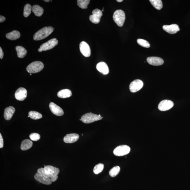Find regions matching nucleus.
I'll list each match as a JSON object with an SVG mask.
<instances>
[{"mask_svg": "<svg viewBox=\"0 0 190 190\" xmlns=\"http://www.w3.org/2000/svg\"><path fill=\"white\" fill-rule=\"evenodd\" d=\"M51 27H45L36 33L33 36L34 40L39 41L44 39L51 34L54 31Z\"/></svg>", "mask_w": 190, "mask_h": 190, "instance_id": "nucleus-1", "label": "nucleus"}, {"mask_svg": "<svg viewBox=\"0 0 190 190\" xmlns=\"http://www.w3.org/2000/svg\"><path fill=\"white\" fill-rule=\"evenodd\" d=\"M113 18L119 27H122L123 26L125 21V13L122 10H117L114 13Z\"/></svg>", "mask_w": 190, "mask_h": 190, "instance_id": "nucleus-2", "label": "nucleus"}, {"mask_svg": "<svg viewBox=\"0 0 190 190\" xmlns=\"http://www.w3.org/2000/svg\"><path fill=\"white\" fill-rule=\"evenodd\" d=\"M44 68V64L41 62H34L30 64L27 68V71L30 74L36 73L41 71Z\"/></svg>", "mask_w": 190, "mask_h": 190, "instance_id": "nucleus-3", "label": "nucleus"}, {"mask_svg": "<svg viewBox=\"0 0 190 190\" xmlns=\"http://www.w3.org/2000/svg\"><path fill=\"white\" fill-rule=\"evenodd\" d=\"M102 118L100 115L94 114L91 112L83 115L81 117V120L83 123L89 124L101 120Z\"/></svg>", "mask_w": 190, "mask_h": 190, "instance_id": "nucleus-4", "label": "nucleus"}, {"mask_svg": "<svg viewBox=\"0 0 190 190\" xmlns=\"http://www.w3.org/2000/svg\"><path fill=\"white\" fill-rule=\"evenodd\" d=\"M130 150V147L128 145H120L114 149L113 154L117 156H122L129 153Z\"/></svg>", "mask_w": 190, "mask_h": 190, "instance_id": "nucleus-5", "label": "nucleus"}, {"mask_svg": "<svg viewBox=\"0 0 190 190\" xmlns=\"http://www.w3.org/2000/svg\"><path fill=\"white\" fill-rule=\"evenodd\" d=\"M103 16L102 12L98 9L93 10L92 15L89 16V20L95 24H97L100 22L102 16Z\"/></svg>", "mask_w": 190, "mask_h": 190, "instance_id": "nucleus-6", "label": "nucleus"}, {"mask_svg": "<svg viewBox=\"0 0 190 190\" xmlns=\"http://www.w3.org/2000/svg\"><path fill=\"white\" fill-rule=\"evenodd\" d=\"M143 82L139 79L135 80L131 83L130 85V89L132 93L140 91L143 86Z\"/></svg>", "mask_w": 190, "mask_h": 190, "instance_id": "nucleus-7", "label": "nucleus"}, {"mask_svg": "<svg viewBox=\"0 0 190 190\" xmlns=\"http://www.w3.org/2000/svg\"><path fill=\"white\" fill-rule=\"evenodd\" d=\"M174 106V103L170 100H164L161 102L158 105V108L161 111H168Z\"/></svg>", "mask_w": 190, "mask_h": 190, "instance_id": "nucleus-8", "label": "nucleus"}, {"mask_svg": "<svg viewBox=\"0 0 190 190\" xmlns=\"http://www.w3.org/2000/svg\"><path fill=\"white\" fill-rule=\"evenodd\" d=\"M58 43V41L57 39H52L42 44L40 47L43 51H47L51 50L55 47Z\"/></svg>", "mask_w": 190, "mask_h": 190, "instance_id": "nucleus-9", "label": "nucleus"}, {"mask_svg": "<svg viewBox=\"0 0 190 190\" xmlns=\"http://www.w3.org/2000/svg\"><path fill=\"white\" fill-rule=\"evenodd\" d=\"M34 178L36 181L42 184L50 185L52 184V181L50 178L38 172L35 174Z\"/></svg>", "mask_w": 190, "mask_h": 190, "instance_id": "nucleus-10", "label": "nucleus"}, {"mask_svg": "<svg viewBox=\"0 0 190 190\" xmlns=\"http://www.w3.org/2000/svg\"><path fill=\"white\" fill-rule=\"evenodd\" d=\"M55 169V167L51 166H45L44 168H41L37 170V172L39 173L44 175L49 178L51 177L52 174L53 173Z\"/></svg>", "mask_w": 190, "mask_h": 190, "instance_id": "nucleus-11", "label": "nucleus"}, {"mask_svg": "<svg viewBox=\"0 0 190 190\" xmlns=\"http://www.w3.org/2000/svg\"><path fill=\"white\" fill-rule=\"evenodd\" d=\"M80 50L85 57H89L91 55V51L89 45L86 42L83 41L80 44Z\"/></svg>", "mask_w": 190, "mask_h": 190, "instance_id": "nucleus-12", "label": "nucleus"}, {"mask_svg": "<svg viewBox=\"0 0 190 190\" xmlns=\"http://www.w3.org/2000/svg\"><path fill=\"white\" fill-rule=\"evenodd\" d=\"M27 92L24 88L20 87L17 89L15 93V97L19 101H24L27 97Z\"/></svg>", "mask_w": 190, "mask_h": 190, "instance_id": "nucleus-13", "label": "nucleus"}, {"mask_svg": "<svg viewBox=\"0 0 190 190\" xmlns=\"http://www.w3.org/2000/svg\"><path fill=\"white\" fill-rule=\"evenodd\" d=\"M50 108L52 112L57 116H62L64 114V111L62 108L54 103H50Z\"/></svg>", "mask_w": 190, "mask_h": 190, "instance_id": "nucleus-14", "label": "nucleus"}, {"mask_svg": "<svg viewBox=\"0 0 190 190\" xmlns=\"http://www.w3.org/2000/svg\"><path fill=\"white\" fill-rule=\"evenodd\" d=\"M163 29L168 33L173 34H176L180 30V29L178 25L176 24H173L170 25H164L163 27Z\"/></svg>", "mask_w": 190, "mask_h": 190, "instance_id": "nucleus-15", "label": "nucleus"}, {"mask_svg": "<svg viewBox=\"0 0 190 190\" xmlns=\"http://www.w3.org/2000/svg\"><path fill=\"white\" fill-rule=\"evenodd\" d=\"M147 61L150 65L154 66L162 65L164 63V61L162 58L157 57H147Z\"/></svg>", "mask_w": 190, "mask_h": 190, "instance_id": "nucleus-16", "label": "nucleus"}, {"mask_svg": "<svg viewBox=\"0 0 190 190\" xmlns=\"http://www.w3.org/2000/svg\"><path fill=\"white\" fill-rule=\"evenodd\" d=\"M79 135L76 133H71L67 134L64 137V142L67 143H72L78 140Z\"/></svg>", "mask_w": 190, "mask_h": 190, "instance_id": "nucleus-17", "label": "nucleus"}, {"mask_svg": "<svg viewBox=\"0 0 190 190\" xmlns=\"http://www.w3.org/2000/svg\"><path fill=\"white\" fill-rule=\"evenodd\" d=\"M96 68L98 71L103 74L106 75L109 73V68L107 64L104 62L99 63L96 65Z\"/></svg>", "mask_w": 190, "mask_h": 190, "instance_id": "nucleus-18", "label": "nucleus"}, {"mask_svg": "<svg viewBox=\"0 0 190 190\" xmlns=\"http://www.w3.org/2000/svg\"><path fill=\"white\" fill-rule=\"evenodd\" d=\"M15 111V108L13 106H10L6 108L4 112V117L5 119L8 120L11 119Z\"/></svg>", "mask_w": 190, "mask_h": 190, "instance_id": "nucleus-19", "label": "nucleus"}, {"mask_svg": "<svg viewBox=\"0 0 190 190\" xmlns=\"http://www.w3.org/2000/svg\"><path fill=\"white\" fill-rule=\"evenodd\" d=\"M72 96V92L70 90L67 89H62L57 93V96L60 98H67L71 97Z\"/></svg>", "mask_w": 190, "mask_h": 190, "instance_id": "nucleus-20", "label": "nucleus"}, {"mask_svg": "<svg viewBox=\"0 0 190 190\" xmlns=\"http://www.w3.org/2000/svg\"><path fill=\"white\" fill-rule=\"evenodd\" d=\"M21 36V34L19 31L14 30L6 35L7 38L11 40H15L18 39Z\"/></svg>", "mask_w": 190, "mask_h": 190, "instance_id": "nucleus-21", "label": "nucleus"}, {"mask_svg": "<svg viewBox=\"0 0 190 190\" xmlns=\"http://www.w3.org/2000/svg\"><path fill=\"white\" fill-rule=\"evenodd\" d=\"M33 145V142L31 140L27 139L22 142L21 149L22 150H27L31 148Z\"/></svg>", "mask_w": 190, "mask_h": 190, "instance_id": "nucleus-22", "label": "nucleus"}, {"mask_svg": "<svg viewBox=\"0 0 190 190\" xmlns=\"http://www.w3.org/2000/svg\"><path fill=\"white\" fill-rule=\"evenodd\" d=\"M32 11L35 16L38 17L41 16L44 12L43 8L37 5H34L32 7Z\"/></svg>", "mask_w": 190, "mask_h": 190, "instance_id": "nucleus-23", "label": "nucleus"}, {"mask_svg": "<svg viewBox=\"0 0 190 190\" xmlns=\"http://www.w3.org/2000/svg\"><path fill=\"white\" fill-rule=\"evenodd\" d=\"M16 50L18 57L20 58H23L27 55V52L25 49L22 46H17L16 47Z\"/></svg>", "mask_w": 190, "mask_h": 190, "instance_id": "nucleus-24", "label": "nucleus"}, {"mask_svg": "<svg viewBox=\"0 0 190 190\" xmlns=\"http://www.w3.org/2000/svg\"><path fill=\"white\" fill-rule=\"evenodd\" d=\"M150 1L154 8L158 10H160L163 7V3L161 0H150Z\"/></svg>", "mask_w": 190, "mask_h": 190, "instance_id": "nucleus-25", "label": "nucleus"}, {"mask_svg": "<svg viewBox=\"0 0 190 190\" xmlns=\"http://www.w3.org/2000/svg\"><path fill=\"white\" fill-rule=\"evenodd\" d=\"M90 1L89 0H78L77 5L80 8L82 9H86L87 8Z\"/></svg>", "mask_w": 190, "mask_h": 190, "instance_id": "nucleus-26", "label": "nucleus"}, {"mask_svg": "<svg viewBox=\"0 0 190 190\" xmlns=\"http://www.w3.org/2000/svg\"><path fill=\"white\" fill-rule=\"evenodd\" d=\"M29 115L30 118L34 120L40 119L42 117L41 114L38 112L35 111H30L29 113Z\"/></svg>", "mask_w": 190, "mask_h": 190, "instance_id": "nucleus-27", "label": "nucleus"}, {"mask_svg": "<svg viewBox=\"0 0 190 190\" xmlns=\"http://www.w3.org/2000/svg\"><path fill=\"white\" fill-rule=\"evenodd\" d=\"M32 7L30 4H27L24 9L23 15L25 17H27L31 14Z\"/></svg>", "mask_w": 190, "mask_h": 190, "instance_id": "nucleus-28", "label": "nucleus"}, {"mask_svg": "<svg viewBox=\"0 0 190 190\" xmlns=\"http://www.w3.org/2000/svg\"><path fill=\"white\" fill-rule=\"evenodd\" d=\"M120 168L119 166H116L112 168L109 172V174L112 177H115L119 173Z\"/></svg>", "mask_w": 190, "mask_h": 190, "instance_id": "nucleus-29", "label": "nucleus"}, {"mask_svg": "<svg viewBox=\"0 0 190 190\" xmlns=\"http://www.w3.org/2000/svg\"><path fill=\"white\" fill-rule=\"evenodd\" d=\"M104 168V165L102 163H99L95 166L93 169V172L96 174H98L102 172Z\"/></svg>", "mask_w": 190, "mask_h": 190, "instance_id": "nucleus-30", "label": "nucleus"}, {"mask_svg": "<svg viewBox=\"0 0 190 190\" xmlns=\"http://www.w3.org/2000/svg\"><path fill=\"white\" fill-rule=\"evenodd\" d=\"M59 172H60V170H59L58 168L55 167L54 172L52 174L51 177L50 178L52 182H55L58 179V175Z\"/></svg>", "mask_w": 190, "mask_h": 190, "instance_id": "nucleus-31", "label": "nucleus"}, {"mask_svg": "<svg viewBox=\"0 0 190 190\" xmlns=\"http://www.w3.org/2000/svg\"><path fill=\"white\" fill-rule=\"evenodd\" d=\"M137 42L139 45L141 46L142 47L147 48H148L150 47V44L146 40L142 39H138L137 40Z\"/></svg>", "mask_w": 190, "mask_h": 190, "instance_id": "nucleus-32", "label": "nucleus"}, {"mask_svg": "<svg viewBox=\"0 0 190 190\" xmlns=\"http://www.w3.org/2000/svg\"><path fill=\"white\" fill-rule=\"evenodd\" d=\"M30 138L32 140L34 141H37L40 140L41 138L40 135L38 133H33L30 134Z\"/></svg>", "mask_w": 190, "mask_h": 190, "instance_id": "nucleus-33", "label": "nucleus"}, {"mask_svg": "<svg viewBox=\"0 0 190 190\" xmlns=\"http://www.w3.org/2000/svg\"><path fill=\"white\" fill-rule=\"evenodd\" d=\"M4 145V142L2 135L0 133V148H1L3 147Z\"/></svg>", "mask_w": 190, "mask_h": 190, "instance_id": "nucleus-34", "label": "nucleus"}, {"mask_svg": "<svg viewBox=\"0 0 190 190\" xmlns=\"http://www.w3.org/2000/svg\"><path fill=\"white\" fill-rule=\"evenodd\" d=\"M3 56H4V52L3 51L1 47L0 48V58L2 59L3 58Z\"/></svg>", "mask_w": 190, "mask_h": 190, "instance_id": "nucleus-35", "label": "nucleus"}, {"mask_svg": "<svg viewBox=\"0 0 190 190\" xmlns=\"http://www.w3.org/2000/svg\"><path fill=\"white\" fill-rule=\"evenodd\" d=\"M6 18L2 16H0V22L2 23L6 21Z\"/></svg>", "mask_w": 190, "mask_h": 190, "instance_id": "nucleus-36", "label": "nucleus"}, {"mask_svg": "<svg viewBox=\"0 0 190 190\" xmlns=\"http://www.w3.org/2000/svg\"><path fill=\"white\" fill-rule=\"evenodd\" d=\"M38 51L40 52H41L43 51V50H42L41 49L39 48L38 49Z\"/></svg>", "mask_w": 190, "mask_h": 190, "instance_id": "nucleus-37", "label": "nucleus"}, {"mask_svg": "<svg viewBox=\"0 0 190 190\" xmlns=\"http://www.w3.org/2000/svg\"><path fill=\"white\" fill-rule=\"evenodd\" d=\"M117 1L118 2H121L123 1V0H117Z\"/></svg>", "mask_w": 190, "mask_h": 190, "instance_id": "nucleus-38", "label": "nucleus"}, {"mask_svg": "<svg viewBox=\"0 0 190 190\" xmlns=\"http://www.w3.org/2000/svg\"><path fill=\"white\" fill-rule=\"evenodd\" d=\"M45 1V2H49L50 1H49V0H48V1H47V0H46V1Z\"/></svg>", "mask_w": 190, "mask_h": 190, "instance_id": "nucleus-39", "label": "nucleus"}, {"mask_svg": "<svg viewBox=\"0 0 190 190\" xmlns=\"http://www.w3.org/2000/svg\"><path fill=\"white\" fill-rule=\"evenodd\" d=\"M30 75H31V74H30Z\"/></svg>", "mask_w": 190, "mask_h": 190, "instance_id": "nucleus-40", "label": "nucleus"}]
</instances>
